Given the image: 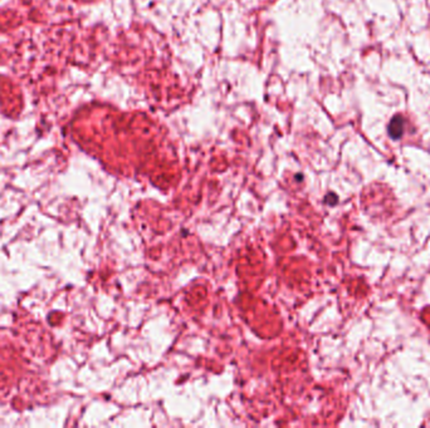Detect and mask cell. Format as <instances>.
<instances>
[{
  "label": "cell",
  "mask_w": 430,
  "mask_h": 428,
  "mask_svg": "<svg viewBox=\"0 0 430 428\" xmlns=\"http://www.w3.org/2000/svg\"><path fill=\"white\" fill-rule=\"evenodd\" d=\"M404 118L400 115L394 116L390 121L389 126H387V132H389V136L392 139H399L404 133Z\"/></svg>",
  "instance_id": "1"
}]
</instances>
